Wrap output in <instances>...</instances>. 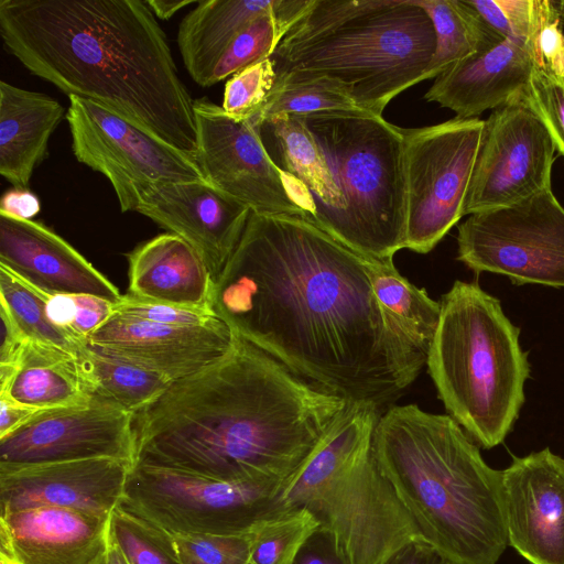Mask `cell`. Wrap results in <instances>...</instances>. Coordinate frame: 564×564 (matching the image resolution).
<instances>
[{"label":"cell","instance_id":"7dc6e473","mask_svg":"<svg viewBox=\"0 0 564 564\" xmlns=\"http://www.w3.org/2000/svg\"><path fill=\"white\" fill-rule=\"evenodd\" d=\"M42 410L23 405L7 394H0V438L15 431Z\"/></svg>","mask_w":564,"mask_h":564},{"label":"cell","instance_id":"5b68a950","mask_svg":"<svg viewBox=\"0 0 564 564\" xmlns=\"http://www.w3.org/2000/svg\"><path fill=\"white\" fill-rule=\"evenodd\" d=\"M432 21L414 0H312L271 55L276 77L304 70L341 83L364 111L422 82L435 51Z\"/></svg>","mask_w":564,"mask_h":564},{"label":"cell","instance_id":"74e56055","mask_svg":"<svg viewBox=\"0 0 564 564\" xmlns=\"http://www.w3.org/2000/svg\"><path fill=\"white\" fill-rule=\"evenodd\" d=\"M250 533L245 535H176L172 536L183 563L245 564Z\"/></svg>","mask_w":564,"mask_h":564},{"label":"cell","instance_id":"8d00e7d4","mask_svg":"<svg viewBox=\"0 0 564 564\" xmlns=\"http://www.w3.org/2000/svg\"><path fill=\"white\" fill-rule=\"evenodd\" d=\"M528 43L535 69L564 78V33L554 0H533Z\"/></svg>","mask_w":564,"mask_h":564},{"label":"cell","instance_id":"f5cc1de1","mask_svg":"<svg viewBox=\"0 0 564 564\" xmlns=\"http://www.w3.org/2000/svg\"><path fill=\"white\" fill-rule=\"evenodd\" d=\"M183 564H188V563H183Z\"/></svg>","mask_w":564,"mask_h":564},{"label":"cell","instance_id":"d6a6232c","mask_svg":"<svg viewBox=\"0 0 564 564\" xmlns=\"http://www.w3.org/2000/svg\"><path fill=\"white\" fill-rule=\"evenodd\" d=\"M50 296L0 265V306L9 313L20 330L30 340L76 356L88 343L51 322L46 313Z\"/></svg>","mask_w":564,"mask_h":564},{"label":"cell","instance_id":"277c9868","mask_svg":"<svg viewBox=\"0 0 564 564\" xmlns=\"http://www.w3.org/2000/svg\"><path fill=\"white\" fill-rule=\"evenodd\" d=\"M372 451L426 543L452 564H497L509 545L502 470L484 460L453 417L391 405Z\"/></svg>","mask_w":564,"mask_h":564},{"label":"cell","instance_id":"7a4b0ae2","mask_svg":"<svg viewBox=\"0 0 564 564\" xmlns=\"http://www.w3.org/2000/svg\"><path fill=\"white\" fill-rule=\"evenodd\" d=\"M349 403L236 335L223 358L135 414L134 464L282 486Z\"/></svg>","mask_w":564,"mask_h":564},{"label":"cell","instance_id":"484cf974","mask_svg":"<svg viewBox=\"0 0 564 564\" xmlns=\"http://www.w3.org/2000/svg\"><path fill=\"white\" fill-rule=\"evenodd\" d=\"M274 4L275 0H199L177 32L180 53L193 80L207 87L213 68L234 37Z\"/></svg>","mask_w":564,"mask_h":564},{"label":"cell","instance_id":"e0dca14e","mask_svg":"<svg viewBox=\"0 0 564 564\" xmlns=\"http://www.w3.org/2000/svg\"><path fill=\"white\" fill-rule=\"evenodd\" d=\"M508 543L530 564H564V458L550 448L502 470Z\"/></svg>","mask_w":564,"mask_h":564},{"label":"cell","instance_id":"d6986e66","mask_svg":"<svg viewBox=\"0 0 564 564\" xmlns=\"http://www.w3.org/2000/svg\"><path fill=\"white\" fill-rule=\"evenodd\" d=\"M132 466L100 458L0 471V513L51 506L111 517L123 502Z\"/></svg>","mask_w":564,"mask_h":564},{"label":"cell","instance_id":"c3c4849f","mask_svg":"<svg viewBox=\"0 0 564 564\" xmlns=\"http://www.w3.org/2000/svg\"><path fill=\"white\" fill-rule=\"evenodd\" d=\"M46 313L56 326L72 330L70 327L76 315L74 295H51L46 304Z\"/></svg>","mask_w":564,"mask_h":564},{"label":"cell","instance_id":"f546056e","mask_svg":"<svg viewBox=\"0 0 564 564\" xmlns=\"http://www.w3.org/2000/svg\"><path fill=\"white\" fill-rule=\"evenodd\" d=\"M76 361L91 395L137 414L160 398L173 383L167 378L87 345Z\"/></svg>","mask_w":564,"mask_h":564},{"label":"cell","instance_id":"5bb4252c","mask_svg":"<svg viewBox=\"0 0 564 564\" xmlns=\"http://www.w3.org/2000/svg\"><path fill=\"white\" fill-rule=\"evenodd\" d=\"M555 151L528 86L485 120L463 215L508 207L551 188Z\"/></svg>","mask_w":564,"mask_h":564},{"label":"cell","instance_id":"f907efd6","mask_svg":"<svg viewBox=\"0 0 564 564\" xmlns=\"http://www.w3.org/2000/svg\"><path fill=\"white\" fill-rule=\"evenodd\" d=\"M106 564H128L120 550L111 543Z\"/></svg>","mask_w":564,"mask_h":564},{"label":"cell","instance_id":"60d3db41","mask_svg":"<svg viewBox=\"0 0 564 564\" xmlns=\"http://www.w3.org/2000/svg\"><path fill=\"white\" fill-rule=\"evenodd\" d=\"M113 312L150 322L183 326H199L218 318L210 310L188 308L139 299L130 294L122 296L121 301L115 305Z\"/></svg>","mask_w":564,"mask_h":564},{"label":"cell","instance_id":"7bdbcfd3","mask_svg":"<svg viewBox=\"0 0 564 564\" xmlns=\"http://www.w3.org/2000/svg\"><path fill=\"white\" fill-rule=\"evenodd\" d=\"M294 564H348L334 535L317 528L299 551Z\"/></svg>","mask_w":564,"mask_h":564},{"label":"cell","instance_id":"603a6c76","mask_svg":"<svg viewBox=\"0 0 564 564\" xmlns=\"http://www.w3.org/2000/svg\"><path fill=\"white\" fill-rule=\"evenodd\" d=\"M128 294L177 306L212 310L214 280L195 249L166 232L135 247L128 256Z\"/></svg>","mask_w":564,"mask_h":564},{"label":"cell","instance_id":"7402d4cb","mask_svg":"<svg viewBox=\"0 0 564 564\" xmlns=\"http://www.w3.org/2000/svg\"><path fill=\"white\" fill-rule=\"evenodd\" d=\"M534 69L528 40L505 39L449 66L424 98L451 109L455 118H478L528 88Z\"/></svg>","mask_w":564,"mask_h":564},{"label":"cell","instance_id":"7c38bea8","mask_svg":"<svg viewBox=\"0 0 564 564\" xmlns=\"http://www.w3.org/2000/svg\"><path fill=\"white\" fill-rule=\"evenodd\" d=\"M193 108L198 145L195 159L209 185L251 213L312 220L314 205L307 189L271 159L256 117L236 121L205 97L194 99Z\"/></svg>","mask_w":564,"mask_h":564},{"label":"cell","instance_id":"9a60e30c","mask_svg":"<svg viewBox=\"0 0 564 564\" xmlns=\"http://www.w3.org/2000/svg\"><path fill=\"white\" fill-rule=\"evenodd\" d=\"M134 419L97 395L86 404L42 410L0 438V471L100 458L134 465Z\"/></svg>","mask_w":564,"mask_h":564},{"label":"cell","instance_id":"bcb514c9","mask_svg":"<svg viewBox=\"0 0 564 564\" xmlns=\"http://www.w3.org/2000/svg\"><path fill=\"white\" fill-rule=\"evenodd\" d=\"M40 208L37 196L29 188L13 187L2 195L0 202V213L22 219H32Z\"/></svg>","mask_w":564,"mask_h":564},{"label":"cell","instance_id":"681fc988","mask_svg":"<svg viewBox=\"0 0 564 564\" xmlns=\"http://www.w3.org/2000/svg\"><path fill=\"white\" fill-rule=\"evenodd\" d=\"M196 0H147L145 3L155 17L161 20H169L181 9L197 3Z\"/></svg>","mask_w":564,"mask_h":564},{"label":"cell","instance_id":"ffe728a7","mask_svg":"<svg viewBox=\"0 0 564 564\" xmlns=\"http://www.w3.org/2000/svg\"><path fill=\"white\" fill-rule=\"evenodd\" d=\"M110 518L51 506L0 513V563L106 564Z\"/></svg>","mask_w":564,"mask_h":564},{"label":"cell","instance_id":"f6af8a7d","mask_svg":"<svg viewBox=\"0 0 564 564\" xmlns=\"http://www.w3.org/2000/svg\"><path fill=\"white\" fill-rule=\"evenodd\" d=\"M384 564H452L423 539L412 541L398 550Z\"/></svg>","mask_w":564,"mask_h":564},{"label":"cell","instance_id":"44dd1931","mask_svg":"<svg viewBox=\"0 0 564 564\" xmlns=\"http://www.w3.org/2000/svg\"><path fill=\"white\" fill-rule=\"evenodd\" d=\"M0 265L50 295L122 296L104 274L45 225L0 213Z\"/></svg>","mask_w":564,"mask_h":564},{"label":"cell","instance_id":"4316f807","mask_svg":"<svg viewBox=\"0 0 564 564\" xmlns=\"http://www.w3.org/2000/svg\"><path fill=\"white\" fill-rule=\"evenodd\" d=\"M14 401L37 410L86 404L90 401L76 356L30 340L7 390Z\"/></svg>","mask_w":564,"mask_h":564},{"label":"cell","instance_id":"d4e9b609","mask_svg":"<svg viewBox=\"0 0 564 564\" xmlns=\"http://www.w3.org/2000/svg\"><path fill=\"white\" fill-rule=\"evenodd\" d=\"M259 131L275 164L307 189L314 205L312 221L335 238L343 216V199L303 121L296 116L272 118L262 121Z\"/></svg>","mask_w":564,"mask_h":564},{"label":"cell","instance_id":"2e32d148","mask_svg":"<svg viewBox=\"0 0 564 564\" xmlns=\"http://www.w3.org/2000/svg\"><path fill=\"white\" fill-rule=\"evenodd\" d=\"M236 335L219 317L199 326L172 325L113 314L87 343L172 382L206 369L232 347Z\"/></svg>","mask_w":564,"mask_h":564},{"label":"cell","instance_id":"52a82bcc","mask_svg":"<svg viewBox=\"0 0 564 564\" xmlns=\"http://www.w3.org/2000/svg\"><path fill=\"white\" fill-rule=\"evenodd\" d=\"M440 304L425 366L448 415L492 448L510 433L525 399L530 362L520 329L477 282L455 281Z\"/></svg>","mask_w":564,"mask_h":564},{"label":"cell","instance_id":"d590c367","mask_svg":"<svg viewBox=\"0 0 564 564\" xmlns=\"http://www.w3.org/2000/svg\"><path fill=\"white\" fill-rule=\"evenodd\" d=\"M271 57L251 64L234 74L225 85L223 109L236 121L259 115L275 84Z\"/></svg>","mask_w":564,"mask_h":564},{"label":"cell","instance_id":"836d02e7","mask_svg":"<svg viewBox=\"0 0 564 564\" xmlns=\"http://www.w3.org/2000/svg\"><path fill=\"white\" fill-rule=\"evenodd\" d=\"M317 528L304 509H286L267 519L250 534L245 564H294L302 545Z\"/></svg>","mask_w":564,"mask_h":564},{"label":"cell","instance_id":"ee69618b","mask_svg":"<svg viewBox=\"0 0 564 564\" xmlns=\"http://www.w3.org/2000/svg\"><path fill=\"white\" fill-rule=\"evenodd\" d=\"M0 366L17 367L30 339L20 330L9 313L0 306Z\"/></svg>","mask_w":564,"mask_h":564},{"label":"cell","instance_id":"1f68e13d","mask_svg":"<svg viewBox=\"0 0 564 564\" xmlns=\"http://www.w3.org/2000/svg\"><path fill=\"white\" fill-rule=\"evenodd\" d=\"M329 110L361 109L338 80L324 74L295 70L276 77L264 107L254 117L260 124L272 118Z\"/></svg>","mask_w":564,"mask_h":564},{"label":"cell","instance_id":"4dcf8cb0","mask_svg":"<svg viewBox=\"0 0 564 564\" xmlns=\"http://www.w3.org/2000/svg\"><path fill=\"white\" fill-rule=\"evenodd\" d=\"M312 0H275L274 7L247 23L213 68L207 87L271 57L289 30L308 10Z\"/></svg>","mask_w":564,"mask_h":564},{"label":"cell","instance_id":"6da1fadb","mask_svg":"<svg viewBox=\"0 0 564 564\" xmlns=\"http://www.w3.org/2000/svg\"><path fill=\"white\" fill-rule=\"evenodd\" d=\"M210 307L237 336L350 402L381 409L426 365L380 307L368 257L302 216L251 213Z\"/></svg>","mask_w":564,"mask_h":564},{"label":"cell","instance_id":"8992f818","mask_svg":"<svg viewBox=\"0 0 564 564\" xmlns=\"http://www.w3.org/2000/svg\"><path fill=\"white\" fill-rule=\"evenodd\" d=\"M380 410L370 402H350L278 494L285 509H304L329 531L348 564H384L422 539L373 455Z\"/></svg>","mask_w":564,"mask_h":564},{"label":"cell","instance_id":"3957f363","mask_svg":"<svg viewBox=\"0 0 564 564\" xmlns=\"http://www.w3.org/2000/svg\"><path fill=\"white\" fill-rule=\"evenodd\" d=\"M0 34L31 74L196 155L194 100L145 1L1 0Z\"/></svg>","mask_w":564,"mask_h":564},{"label":"cell","instance_id":"ba28073f","mask_svg":"<svg viewBox=\"0 0 564 564\" xmlns=\"http://www.w3.org/2000/svg\"><path fill=\"white\" fill-rule=\"evenodd\" d=\"M296 117L312 134L343 199L335 239L367 257L393 258L405 242L402 129L364 110Z\"/></svg>","mask_w":564,"mask_h":564},{"label":"cell","instance_id":"83f0119b","mask_svg":"<svg viewBox=\"0 0 564 564\" xmlns=\"http://www.w3.org/2000/svg\"><path fill=\"white\" fill-rule=\"evenodd\" d=\"M414 1L430 17L436 41L422 82L437 77L453 64L505 40L482 20L467 0Z\"/></svg>","mask_w":564,"mask_h":564},{"label":"cell","instance_id":"f35d334b","mask_svg":"<svg viewBox=\"0 0 564 564\" xmlns=\"http://www.w3.org/2000/svg\"><path fill=\"white\" fill-rule=\"evenodd\" d=\"M468 4L501 37L528 40L533 0H467Z\"/></svg>","mask_w":564,"mask_h":564},{"label":"cell","instance_id":"4fadbf2b","mask_svg":"<svg viewBox=\"0 0 564 564\" xmlns=\"http://www.w3.org/2000/svg\"><path fill=\"white\" fill-rule=\"evenodd\" d=\"M68 98L66 120L74 155L109 180L121 212H137L140 197L153 184L206 182L195 156L94 101Z\"/></svg>","mask_w":564,"mask_h":564},{"label":"cell","instance_id":"30bf717a","mask_svg":"<svg viewBox=\"0 0 564 564\" xmlns=\"http://www.w3.org/2000/svg\"><path fill=\"white\" fill-rule=\"evenodd\" d=\"M485 120L402 129L405 171L404 249L429 253L460 220Z\"/></svg>","mask_w":564,"mask_h":564},{"label":"cell","instance_id":"cb8c5ba5","mask_svg":"<svg viewBox=\"0 0 564 564\" xmlns=\"http://www.w3.org/2000/svg\"><path fill=\"white\" fill-rule=\"evenodd\" d=\"M66 113L46 94L0 82V174L13 187L28 188L46 156L50 137Z\"/></svg>","mask_w":564,"mask_h":564},{"label":"cell","instance_id":"816d5d0a","mask_svg":"<svg viewBox=\"0 0 564 564\" xmlns=\"http://www.w3.org/2000/svg\"><path fill=\"white\" fill-rule=\"evenodd\" d=\"M554 4L558 13L561 26L564 33V0H554Z\"/></svg>","mask_w":564,"mask_h":564},{"label":"cell","instance_id":"8fae6325","mask_svg":"<svg viewBox=\"0 0 564 564\" xmlns=\"http://www.w3.org/2000/svg\"><path fill=\"white\" fill-rule=\"evenodd\" d=\"M457 260L516 284L564 288V207L552 188L458 226Z\"/></svg>","mask_w":564,"mask_h":564},{"label":"cell","instance_id":"e575fe53","mask_svg":"<svg viewBox=\"0 0 564 564\" xmlns=\"http://www.w3.org/2000/svg\"><path fill=\"white\" fill-rule=\"evenodd\" d=\"M110 541L128 564H183L171 535L122 506L111 514Z\"/></svg>","mask_w":564,"mask_h":564},{"label":"cell","instance_id":"9c48e42d","mask_svg":"<svg viewBox=\"0 0 564 564\" xmlns=\"http://www.w3.org/2000/svg\"><path fill=\"white\" fill-rule=\"evenodd\" d=\"M280 488L134 464L121 506L171 536L245 535L286 510L278 498Z\"/></svg>","mask_w":564,"mask_h":564},{"label":"cell","instance_id":"ab89813d","mask_svg":"<svg viewBox=\"0 0 564 564\" xmlns=\"http://www.w3.org/2000/svg\"><path fill=\"white\" fill-rule=\"evenodd\" d=\"M532 102L564 156V78L534 69L529 82Z\"/></svg>","mask_w":564,"mask_h":564},{"label":"cell","instance_id":"b9f144b4","mask_svg":"<svg viewBox=\"0 0 564 564\" xmlns=\"http://www.w3.org/2000/svg\"><path fill=\"white\" fill-rule=\"evenodd\" d=\"M76 315L72 332L87 340L112 314L115 304L94 295H74Z\"/></svg>","mask_w":564,"mask_h":564},{"label":"cell","instance_id":"ac0fdd59","mask_svg":"<svg viewBox=\"0 0 564 564\" xmlns=\"http://www.w3.org/2000/svg\"><path fill=\"white\" fill-rule=\"evenodd\" d=\"M137 212L186 240L215 281L235 252L250 208L207 182H163L148 187Z\"/></svg>","mask_w":564,"mask_h":564},{"label":"cell","instance_id":"f1b7e54d","mask_svg":"<svg viewBox=\"0 0 564 564\" xmlns=\"http://www.w3.org/2000/svg\"><path fill=\"white\" fill-rule=\"evenodd\" d=\"M368 271L380 307L392 317L410 341L426 356L435 336L441 304L397 270L393 258L368 257Z\"/></svg>","mask_w":564,"mask_h":564}]
</instances>
